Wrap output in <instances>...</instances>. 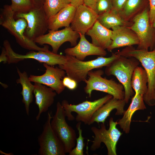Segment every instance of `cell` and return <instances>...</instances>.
Wrapping results in <instances>:
<instances>
[{
	"label": "cell",
	"mask_w": 155,
	"mask_h": 155,
	"mask_svg": "<svg viewBox=\"0 0 155 155\" xmlns=\"http://www.w3.org/2000/svg\"><path fill=\"white\" fill-rule=\"evenodd\" d=\"M34 7L43 6L45 0H30Z\"/></svg>",
	"instance_id": "d590c367"
},
{
	"label": "cell",
	"mask_w": 155,
	"mask_h": 155,
	"mask_svg": "<svg viewBox=\"0 0 155 155\" xmlns=\"http://www.w3.org/2000/svg\"><path fill=\"white\" fill-rule=\"evenodd\" d=\"M3 46L6 50L8 64L17 63L25 59H32L53 66L63 65L67 61L66 56L55 53L49 50L37 51L31 50L25 55L18 54L13 50L9 41L7 40L4 41Z\"/></svg>",
	"instance_id": "30bf717a"
},
{
	"label": "cell",
	"mask_w": 155,
	"mask_h": 155,
	"mask_svg": "<svg viewBox=\"0 0 155 155\" xmlns=\"http://www.w3.org/2000/svg\"><path fill=\"white\" fill-rule=\"evenodd\" d=\"M80 40L77 44L72 48H68L64 51L66 55L71 56L77 59L83 61L88 56L96 55L105 56L107 53L105 49L96 46L89 42L85 34H79Z\"/></svg>",
	"instance_id": "e0dca14e"
},
{
	"label": "cell",
	"mask_w": 155,
	"mask_h": 155,
	"mask_svg": "<svg viewBox=\"0 0 155 155\" xmlns=\"http://www.w3.org/2000/svg\"><path fill=\"white\" fill-rule=\"evenodd\" d=\"M149 7L138 14L132 20L129 28L137 36L140 43L137 49L148 51L154 50L155 45V29L151 24L149 16Z\"/></svg>",
	"instance_id": "ba28073f"
},
{
	"label": "cell",
	"mask_w": 155,
	"mask_h": 155,
	"mask_svg": "<svg viewBox=\"0 0 155 155\" xmlns=\"http://www.w3.org/2000/svg\"><path fill=\"white\" fill-rule=\"evenodd\" d=\"M0 83L1 84L2 86L5 88H6L8 87V86L7 85H5V84H4V85H3V83Z\"/></svg>",
	"instance_id": "74e56055"
},
{
	"label": "cell",
	"mask_w": 155,
	"mask_h": 155,
	"mask_svg": "<svg viewBox=\"0 0 155 155\" xmlns=\"http://www.w3.org/2000/svg\"><path fill=\"white\" fill-rule=\"evenodd\" d=\"M17 70L19 78L16 80V82L22 86V90L21 94L22 96V102L24 104L26 114L28 116L30 106L33 100L34 86L30 81L26 71L21 72L18 67Z\"/></svg>",
	"instance_id": "cb8c5ba5"
},
{
	"label": "cell",
	"mask_w": 155,
	"mask_h": 155,
	"mask_svg": "<svg viewBox=\"0 0 155 155\" xmlns=\"http://www.w3.org/2000/svg\"><path fill=\"white\" fill-rule=\"evenodd\" d=\"M10 5L15 16L28 12L34 6L30 0H11Z\"/></svg>",
	"instance_id": "83f0119b"
},
{
	"label": "cell",
	"mask_w": 155,
	"mask_h": 155,
	"mask_svg": "<svg viewBox=\"0 0 155 155\" xmlns=\"http://www.w3.org/2000/svg\"><path fill=\"white\" fill-rule=\"evenodd\" d=\"M113 97L111 95L108 94L93 101L86 100L77 104H69L65 100L61 103L68 120L72 121L75 119L78 122L88 125L96 111Z\"/></svg>",
	"instance_id": "5b68a950"
},
{
	"label": "cell",
	"mask_w": 155,
	"mask_h": 155,
	"mask_svg": "<svg viewBox=\"0 0 155 155\" xmlns=\"http://www.w3.org/2000/svg\"><path fill=\"white\" fill-rule=\"evenodd\" d=\"M98 16L92 9L84 4L80 5L76 8L70 26L79 34H85L93 26Z\"/></svg>",
	"instance_id": "9a60e30c"
},
{
	"label": "cell",
	"mask_w": 155,
	"mask_h": 155,
	"mask_svg": "<svg viewBox=\"0 0 155 155\" xmlns=\"http://www.w3.org/2000/svg\"><path fill=\"white\" fill-rule=\"evenodd\" d=\"M113 8L112 0H98L94 10L99 16L110 11Z\"/></svg>",
	"instance_id": "f546056e"
},
{
	"label": "cell",
	"mask_w": 155,
	"mask_h": 155,
	"mask_svg": "<svg viewBox=\"0 0 155 155\" xmlns=\"http://www.w3.org/2000/svg\"><path fill=\"white\" fill-rule=\"evenodd\" d=\"M149 16L151 24L155 21V0H149Z\"/></svg>",
	"instance_id": "1f68e13d"
},
{
	"label": "cell",
	"mask_w": 155,
	"mask_h": 155,
	"mask_svg": "<svg viewBox=\"0 0 155 155\" xmlns=\"http://www.w3.org/2000/svg\"><path fill=\"white\" fill-rule=\"evenodd\" d=\"M65 56L66 62L63 65H59V67L65 71L67 76L78 83L84 82L87 79L90 71L107 66L120 56L116 53H113L109 57L99 56L94 60L84 61L71 56Z\"/></svg>",
	"instance_id": "3957f363"
},
{
	"label": "cell",
	"mask_w": 155,
	"mask_h": 155,
	"mask_svg": "<svg viewBox=\"0 0 155 155\" xmlns=\"http://www.w3.org/2000/svg\"><path fill=\"white\" fill-rule=\"evenodd\" d=\"M8 58L6 50L4 47L2 49L1 53L0 56V62H3L4 64L7 63Z\"/></svg>",
	"instance_id": "836d02e7"
},
{
	"label": "cell",
	"mask_w": 155,
	"mask_h": 155,
	"mask_svg": "<svg viewBox=\"0 0 155 155\" xmlns=\"http://www.w3.org/2000/svg\"><path fill=\"white\" fill-rule=\"evenodd\" d=\"M104 74V71L100 69L90 71L88 79L84 81L86 84L84 88V92L90 98L92 91L96 90L111 94L114 98L124 99L125 93L122 84L112 79L108 80L102 77V76Z\"/></svg>",
	"instance_id": "8992f818"
},
{
	"label": "cell",
	"mask_w": 155,
	"mask_h": 155,
	"mask_svg": "<svg viewBox=\"0 0 155 155\" xmlns=\"http://www.w3.org/2000/svg\"><path fill=\"white\" fill-rule=\"evenodd\" d=\"M18 19L23 18L27 23L25 35L34 41L36 38L45 34L48 30V19L43 6L34 7L28 12L19 13L14 16Z\"/></svg>",
	"instance_id": "8fae6325"
},
{
	"label": "cell",
	"mask_w": 155,
	"mask_h": 155,
	"mask_svg": "<svg viewBox=\"0 0 155 155\" xmlns=\"http://www.w3.org/2000/svg\"><path fill=\"white\" fill-rule=\"evenodd\" d=\"M98 0H84L83 4L94 10Z\"/></svg>",
	"instance_id": "e575fe53"
},
{
	"label": "cell",
	"mask_w": 155,
	"mask_h": 155,
	"mask_svg": "<svg viewBox=\"0 0 155 155\" xmlns=\"http://www.w3.org/2000/svg\"><path fill=\"white\" fill-rule=\"evenodd\" d=\"M14 16V13L10 5H5L1 9L0 24L14 37L17 43L22 48L28 50L49 51L48 46L45 45L42 47L38 46L25 35L27 25L26 20L23 18L16 20Z\"/></svg>",
	"instance_id": "6da1fadb"
},
{
	"label": "cell",
	"mask_w": 155,
	"mask_h": 155,
	"mask_svg": "<svg viewBox=\"0 0 155 155\" xmlns=\"http://www.w3.org/2000/svg\"><path fill=\"white\" fill-rule=\"evenodd\" d=\"M83 3L84 0H71L70 4L76 8Z\"/></svg>",
	"instance_id": "8d00e7d4"
},
{
	"label": "cell",
	"mask_w": 155,
	"mask_h": 155,
	"mask_svg": "<svg viewBox=\"0 0 155 155\" xmlns=\"http://www.w3.org/2000/svg\"><path fill=\"white\" fill-rule=\"evenodd\" d=\"M43 65L46 68L44 73L38 76L31 75L29 77L30 81L48 86L53 89L57 94H60L65 87L62 82L66 73L65 71L59 67H54L45 63H44Z\"/></svg>",
	"instance_id": "5bb4252c"
},
{
	"label": "cell",
	"mask_w": 155,
	"mask_h": 155,
	"mask_svg": "<svg viewBox=\"0 0 155 155\" xmlns=\"http://www.w3.org/2000/svg\"><path fill=\"white\" fill-rule=\"evenodd\" d=\"M76 8L70 4L65 7L48 19V30H57L63 27H70Z\"/></svg>",
	"instance_id": "44dd1931"
},
{
	"label": "cell",
	"mask_w": 155,
	"mask_h": 155,
	"mask_svg": "<svg viewBox=\"0 0 155 155\" xmlns=\"http://www.w3.org/2000/svg\"><path fill=\"white\" fill-rule=\"evenodd\" d=\"M97 20L102 25L108 29L117 26L130 27L133 24L132 22H128L123 20L113 9L98 16Z\"/></svg>",
	"instance_id": "484cf974"
},
{
	"label": "cell",
	"mask_w": 155,
	"mask_h": 155,
	"mask_svg": "<svg viewBox=\"0 0 155 155\" xmlns=\"http://www.w3.org/2000/svg\"><path fill=\"white\" fill-rule=\"evenodd\" d=\"M71 3V0H45L43 7L48 18Z\"/></svg>",
	"instance_id": "4316f807"
},
{
	"label": "cell",
	"mask_w": 155,
	"mask_h": 155,
	"mask_svg": "<svg viewBox=\"0 0 155 155\" xmlns=\"http://www.w3.org/2000/svg\"><path fill=\"white\" fill-rule=\"evenodd\" d=\"M79 34L73 30L70 26L66 27L59 30H49V32L35 39L34 42L42 45L47 44L50 45L52 52L57 54L61 46L66 42H69L71 46H74L80 38Z\"/></svg>",
	"instance_id": "4fadbf2b"
},
{
	"label": "cell",
	"mask_w": 155,
	"mask_h": 155,
	"mask_svg": "<svg viewBox=\"0 0 155 155\" xmlns=\"http://www.w3.org/2000/svg\"><path fill=\"white\" fill-rule=\"evenodd\" d=\"M126 103L124 99H118L113 97L94 113L88 125H92L94 122L98 124L104 123L111 112L115 109L116 110V115H123L125 111L124 108Z\"/></svg>",
	"instance_id": "d6986e66"
},
{
	"label": "cell",
	"mask_w": 155,
	"mask_h": 155,
	"mask_svg": "<svg viewBox=\"0 0 155 155\" xmlns=\"http://www.w3.org/2000/svg\"><path fill=\"white\" fill-rule=\"evenodd\" d=\"M33 94L35 97V103L38 108L36 119L38 121L41 114L45 112L53 104L57 93L52 88L43 84L34 83Z\"/></svg>",
	"instance_id": "ac0fdd59"
},
{
	"label": "cell",
	"mask_w": 155,
	"mask_h": 155,
	"mask_svg": "<svg viewBox=\"0 0 155 155\" xmlns=\"http://www.w3.org/2000/svg\"><path fill=\"white\" fill-rule=\"evenodd\" d=\"M109 127L106 128L104 123H102L99 128L93 126L91 128L94 134L90 150L95 151L100 147L103 143L106 146L108 155H117V145L122 133L117 129V121H115L112 117L109 120Z\"/></svg>",
	"instance_id": "52a82bcc"
},
{
	"label": "cell",
	"mask_w": 155,
	"mask_h": 155,
	"mask_svg": "<svg viewBox=\"0 0 155 155\" xmlns=\"http://www.w3.org/2000/svg\"><path fill=\"white\" fill-rule=\"evenodd\" d=\"M143 96L140 94L134 95L127 109L125 111L122 117L117 121L118 125L126 133L130 131L132 117L135 112L138 110L146 109Z\"/></svg>",
	"instance_id": "7402d4cb"
},
{
	"label": "cell",
	"mask_w": 155,
	"mask_h": 155,
	"mask_svg": "<svg viewBox=\"0 0 155 155\" xmlns=\"http://www.w3.org/2000/svg\"><path fill=\"white\" fill-rule=\"evenodd\" d=\"M81 122H78L76 125L79 135L76 139L75 146L69 154V155H84V148L85 146L84 142V138L82 136V130L81 128Z\"/></svg>",
	"instance_id": "f1b7e54d"
},
{
	"label": "cell",
	"mask_w": 155,
	"mask_h": 155,
	"mask_svg": "<svg viewBox=\"0 0 155 155\" xmlns=\"http://www.w3.org/2000/svg\"><path fill=\"white\" fill-rule=\"evenodd\" d=\"M152 26L155 29V21L153 23V24H152ZM155 49V47L154 49Z\"/></svg>",
	"instance_id": "f35d334b"
},
{
	"label": "cell",
	"mask_w": 155,
	"mask_h": 155,
	"mask_svg": "<svg viewBox=\"0 0 155 155\" xmlns=\"http://www.w3.org/2000/svg\"><path fill=\"white\" fill-rule=\"evenodd\" d=\"M112 34V30L103 26L97 20L86 33L91 38L93 44L104 49L111 44Z\"/></svg>",
	"instance_id": "ffe728a7"
},
{
	"label": "cell",
	"mask_w": 155,
	"mask_h": 155,
	"mask_svg": "<svg viewBox=\"0 0 155 155\" xmlns=\"http://www.w3.org/2000/svg\"><path fill=\"white\" fill-rule=\"evenodd\" d=\"M51 112L47 113L43 131L38 137L39 146L38 154L40 155H65L64 146L58 138L51 125L52 117Z\"/></svg>",
	"instance_id": "7c38bea8"
},
{
	"label": "cell",
	"mask_w": 155,
	"mask_h": 155,
	"mask_svg": "<svg viewBox=\"0 0 155 155\" xmlns=\"http://www.w3.org/2000/svg\"><path fill=\"white\" fill-rule=\"evenodd\" d=\"M148 7L149 0H127L118 14L124 20L132 22L135 17Z\"/></svg>",
	"instance_id": "603a6c76"
},
{
	"label": "cell",
	"mask_w": 155,
	"mask_h": 155,
	"mask_svg": "<svg viewBox=\"0 0 155 155\" xmlns=\"http://www.w3.org/2000/svg\"><path fill=\"white\" fill-rule=\"evenodd\" d=\"M140 62L134 58L120 56L106 66L105 69L106 75L115 76L123 86L124 99L126 103L134 94L131 86V78L134 71Z\"/></svg>",
	"instance_id": "277c9868"
},
{
	"label": "cell",
	"mask_w": 155,
	"mask_h": 155,
	"mask_svg": "<svg viewBox=\"0 0 155 155\" xmlns=\"http://www.w3.org/2000/svg\"><path fill=\"white\" fill-rule=\"evenodd\" d=\"M148 79L144 69L137 66L133 73L131 80V86L134 90L135 95L140 94L144 96L148 90Z\"/></svg>",
	"instance_id": "d4e9b609"
},
{
	"label": "cell",
	"mask_w": 155,
	"mask_h": 155,
	"mask_svg": "<svg viewBox=\"0 0 155 155\" xmlns=\"http://www.w3.org/2000/svg\"><path fill=\"white\" fill-rule=\"evenodd\" d=\"M113 9L118 13L121 9L127 0H112Z\"/></svg>",
	"instance_id": "d6a6232c"
},
{
	"label": "cell",
	"mask_w": 155,
	"mask_h": 155,
	"mask_svg": "<svg viewBox=\"0 0 155 155\" xmlns=\"http://www.w3.org/2000/svg\"><path fill=\"white\" fill-rule=\"evenodd\" d=\"M120 56L133 57L137 60L146 71L148 79V90L143 96L148 106L155 105V49L149 51L135 49L132 46H126L116 52Z\"/></svg>",
	"instance_id": "7a4b0ae2"
},
{
	"label": "cell",
	"mask_w": 155,
	"mask_h": 155,
	"mask_svg": "<svg viewBox=\"0 0 155 155\" xmlns=\"http://www.w3.org/2000/svg\"><path fill=\"white\" fill-rule=\"evenodd\" d=\"M62 82L64 86L70 90H74L78 86V83L68 76H65L63 78Z\"/></svg>",
	"instance_id": "4dcf8cb0"
},
{
	"label": "cell",
	"mask_w": 155,
	"mask_h": 155,
	"mask_svg": "<svg viewBox=\"0 0 155 155\" xmlns=\"http://www.w3.org/2000/svg\"><path fill=\"white\" fill-rule=\"evenodd\" d=\"M65 111L61 103L58 102L52 117L51 125L54 131L63 144L66 153H69L75 147L76 135L75 130L67 123Z\"/></svg>",
	"instance_id": "9c48e42d"
},
{
	"label": "cell",
	"mask_w": 155,
	"mask_h": 155,
	"mask_svg": "<svg viewBox=\"0 0 155 155\" xmlns=\"http://www.w3.org/2000/svg\"><path fill=\"white\" fill-rule=\"evenodd\" d=\"M112 42L107 49L109 52L114 49L139 44L138 38L135 33L129 27L117 26L112 28Z\"/></svg>",
	"instance_id": "2e32d148"
}]
</instances>
